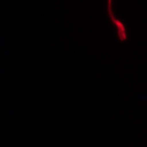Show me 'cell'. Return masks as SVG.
Segmentation results:
<instances>
[{"label": "cell", "instance_id": "6da1fadb", "mask_svg": "<svg viewBox=\"0 0 147 147\" xmlns=\"http://www.w3.org/2000/svg\"><path fill=\"white\" fill-rule=\"evenodd\" d=\"M107 12L110 21L115 26L117 30V34L118 39L121 42H125L128 39L127 31L126 26L120 19L117 18L112 8V1L111 0L107 1Z\"/></svg>", "mask_w": 147, "mask_h": 147}]
</instances>
